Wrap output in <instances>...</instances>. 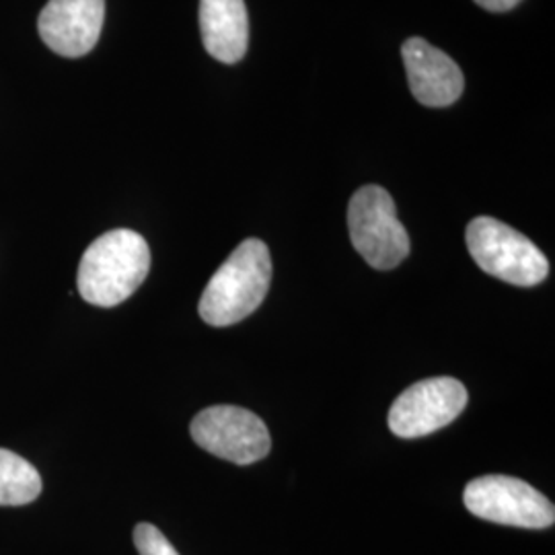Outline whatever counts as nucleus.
<instances>
[{
    "label": "nucleus",
    "instance_id": "1",
    "mask_svg": "<svg viewBox=\"0 0 555 555\" xmlns=\"http://www.w3.org/2000/svg\"><path fill=\"white\" fill-rule=\"evenodd\" d=\"M149 270L151 249L144 237L130 229H114L95 238L82 254L79 295L89 305L116 307L139 291Z\"/></svg>",
    "mask_w": 555,
    "mask_h": 555
},
{
    "label": "nucleus",
    "instance_id": "12",
    "mask_svg": "<svg viewBox=\"0 0 555 555\" xmlns=\"http://www.w3.org/2000/svg\"><path fill=\"white\" fill-rule=\"evenodd\" d=\"M134 545L140 555H179L169 539L151 522H140L134 529Z\"/></svg>",
    "mask_w": 555,
    "mask_h": 555
},
{
    "label": "nucleus",
    "instance_id": "8",
    "mask_svg": "<svg viewBox=\"0 0 555 555\" xmlns=\"http://www.w3.org/2000/svg\"><path fill=\"white\" fill-rule=\"evenodd\" d=\"M105 0H48L38 29L43 43L66 59L89 54L100 41Z\"/></svg>",
    "mask_w": 555,
    "mask_h": 555
},
{
    "label": "nucleus",
    "instance_id": "2",
    "mask_svg": "<svg viewBox=\"0 0 555 555\" xmlns=\"http://www.w3.org/2000/svg\"><path fill=\"white\" fill-rule=\"evenodd\" d=\"M272 280L270 249L245 238L210 278L199 298V318L212 327H229L258 311Z\"/></svg>",
    "mask_w": 555,
    "mask_h": 555
},
{
    "label": "nucleus",
    "instance_id": "10",
    "mask_svg": "<svg viewBox=\"0 0 555 555\" xmlns=\"http://www.w3.org/2000/svg\"><path fill=\"white\" fill-rule=\"evenodd\" d=\"M199 31L206 52L222 64H235L249 43L245 0H199Z\"/></svg>",
    "mask_w": 555,
    "mask_h": 555
},
{
    "label": "nucleus",
    "instance_id": "7",
    "mask_svg": "<svg viewBox=\"0 0 555 555\" xmlns=\"http://www.w3.org/2000/svg\"><path fill=\"white\" fill-rule=\"evenodd\" d=\"M467 389L453 377L424 378L397 397L389 428L399 438L428 437L449 426L467 408Z\"/></svg>",
    "mask_w": 555,
    "mask_h": 555
},
{
    "label": "nucleus",
    "instance_id": "9",
    "mask_svg": "<svg viewBox=\"0 0 555 555\" xmlns=\"http://www.w3.org/2000/svg\"><path fill=\"white\" fill-rule=\"evenodd\" d=\"M401 56L410 89L422 105L447 107L461 98L465 79L449 54L422 38H410L401 48Z\"/></svg>",
    "mask_w": 555,
    "mask_h": 555
},
{
    "label": "nucleus",
    "instance_id": "3",
    "mask_svg": "<svg viewBox=\"0 0 555 555\" xmlns=\"http://www.w3.org/2000/svg\"><path fill=\"white\" fill-rule=\"evenodd\" d=\"M465 238L477 266L502 282L537 286L550 274V261L535 243L492 217L472 220Z\"/></svg>",
    "mask_w": 555,
    "mask_h": 555
},
{
    "label": "nucleus",
    "instance_id": "5",
    "mask_svg": "<svg viewBox=\"0 0 555 555\" xmlns=\"http://www.w3.org/2000/svg\"><path fill=\"white\" fill-rule=\"evenodd\" d=\"M463 502L472 515L496 525L547 529L555 522L554 502L518 477H476L467 483Z\"/></svg>",
    "mask_w": 555,
    "mask_h": 555
},
{
    "label": "nucleus",
    "instance_id": "11",
    "mask_svg": "<svg viewBox=\"0 0 555 555\" xmlns=\"http://www.w3.org/2000/svg\"><path fill=\"white\" fill-rule=\"evenodd\" d=\"M40 494V472L27 459L0 449V506H25Z\"/></svg>",
    "mask_w": 555,
    "mask_h": 555
},
{
    "label": "nucleus",
    "instance_id": "13",
    "mask_svg": "<svg viewBox=\"0 0 555 555\" xmlns=\"http://www.w3.org/2000/svg\"><path fill=\"white\" fill-rule=\"evenodd\" d=\"M520 0H476L481 9L490 11V13H506L511 9H515Z\"/></svg>",
    "mask_w": 555,
    "mask_h": 555
},
{
    "label": "nucleus",
    "instance_id": "6",
    "mask_svg": "<svg viewBox=\"0 0 555 555\" xmlns=\"http://www.w3.org/2000/svg\"><path fill=\"white\" fill-rule=\"evenodd\" d=\"M190 433L204 451L235 465L258 463L272 449V438L263 420L237 405L202 410L192 420Z\"/></svg>",
    "mask_w": 555,
    "mask_h": 555
},
{
    "label": "nucleus",
    "instance_id": "4",
    "mask_svg": "<svg viewBox=\"0 0 555 555\" xmlns=\"http://www.w3.org/2000/svg\"><path fill=\"white\" fill-rule=\"evenodd\" d=\"M352 245L375 270H393L410 254V237L397 219L396 202L380 185H364L350 199Z\"/></svg>",
    "mask_w": 555,
    "mask_h": 555
}]
</instances>
